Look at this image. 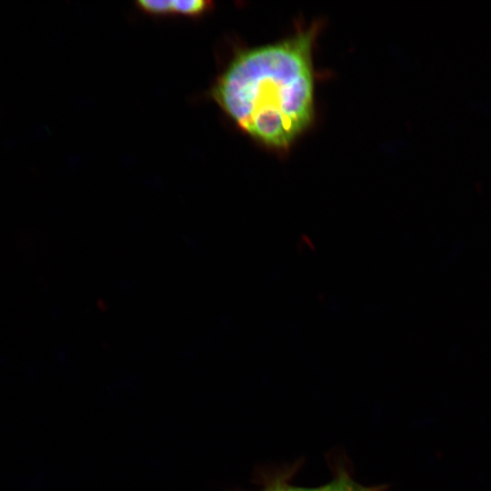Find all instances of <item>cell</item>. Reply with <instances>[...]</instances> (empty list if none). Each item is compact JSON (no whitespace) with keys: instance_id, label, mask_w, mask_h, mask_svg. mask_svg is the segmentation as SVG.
I'll return each instance as SVG.
<instances>
[{"instance_id":"1","label":"cell","mask_w":491,"mask_h":491,"mask_svg":"<svg viewBox=\"0 0 491 491\" xmlns=\"http://www.w3.org/2000/svg\"><path fill=\"white\" fill-rule=\"evenodd\" d=\"M315 29L243 50L217 78L212 95L251 138L286 149L314 118Z\"/></svg>"},{"instance_id":"2","label":"cell","mask_w":491,"mask_h":491,"mask_svg":"<svg viewBox=\"0 0 491 491\" xmlns=\"http://www.w3.org/2000/svg\"><path fill=\"white\" fill-rule=\"evenodd\" d=\"M138 8L153 15L200 16L211 8V2L204 0H144Z\"/></svg>"},{"instance_id":"3","label":"cell","mask_w":491,"mask_h":491,"mask_svg":"<svg viewBox=\"0 0 491 491\" xmlns=\"http://www.w3.org/2000/svg\"><path fill=\"white\" fill-rule=\"evenodd\" d=\"M333 476L316 487H305V491H388L387 485L364 486L354 479L346 466L336 460L332 464Z\"/></svg>"},{"instance_id":"4","label":"cell","mask_w":491,"mask_h":491,"mask_svg":"<svg viewBox=\"0 0 491 491\" xmlns=\"http://www.w3.org/2000/svg\"><path fill=\"white\" fill-rule=\"evenodd\" d=\"M300 465L299 461L292 465L259 472L260 487L256 491H305V487L295 486L292 483Z\"/></svg>"}]
</instances>
